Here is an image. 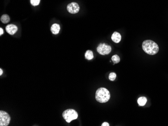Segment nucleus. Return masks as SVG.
Segmentation results:
<instances>
[{
    "mask_svg": "<svg viewBox=\"0 0 168 126\" xmlns=\"http://www.w3.org/2000/svg\"><path fill=\"white\" fill-rule=\"evenodd\" d=\"M142 49L149 55H155L159 50V47L156 42L151 40H145L142 43Z\"/></svg>",
    "mask_w": 168,
    "mask_h": 126,
    "instance_id": "obj_1",
    "label": "nucleus"
},
{
    "mask_svg": "<svg viewBox=\"0 0 168 126\" xmlns=\"http://www.w3.org/2000/svg\"><path fill=\"white\" fill-rule=\"evenodd\" d=\"M95 98L97 101L99 103H106L110 99L109 91L105 88H99L96 91Z\"/></svg>",
    "mask_w": 168,
    "mask_h": 126,
    "instance_id": "obj_2",
    "label": "nucleus"
},
{
    "mask_svg": "<svg viewBox=\"0 0 168 126\" xmlns=\"http://www.w3.org/2000/svg\"><path fill=\"white\" fill-rule=\"evenodd\" d=\"M63 117L66 122L70 123L71 121L77 119L78 114L75 110L73 109H68L64 111L63 113Z\"/></svg>",
    "mask_w": 168,
    "mask_h": 126,
    "instance_id": "obj_3",
    "label": "nucleus"
},
{
    "mask_svg": "<svg viewBox=\"0 0 168 126\" xmlns=\"http://www.w3.org/2000/svg\"><path fill=\"white\" fill-rule=\"evenodd\" d=\"M112 50L111 47L105 43H100L97 47V51L101 55L109 54Z\"/></svg>",
    "mask_w": 168,
    "mask_h": 126,
    "instance_id": "obj_4",
    "label": "nucleus"
},
{
    "mask_svg": "<svg viewBox=\"0 0 168 126\" xmlns=\"http://www.w3.org/2000/svg\"><path fill=\"white\" fill-rule=\"evenodd\" d=\"M11 121L10 116L5 111H0V126H8Z\"/></svg>",
    "mask_w": 168,
    "mask_h": 126,
    "instance_id": "obj_5",
    "label": "nucleus"
},
{
    "mask_svg": "<svg viewBox=\"0 0 168 126\" xmlns=\"http://www.w3.org/2000/svg\"><path fill=\"white\" fill-rule=\"evenodd\" d=\"M67 10L71 14H76L80 11V6L78 3L72 2L67 6Z\"/></svg>",
    "mask_w": 168,
    "mask_h": 126,
    "instance_id": "obj_6",
    "label": "nucleus"
},
{
    "mask_svg": "<svg viewBox=\"0 0 168 126\" xmlns=\"http://www.w3.org/2000/svg\"><path fill=\"white\" fill-rule=\"evenodd\" d=\"M6 30L8 34L13 35L17 31L18 28L14 24H9L6 27Z\"/></svg>",
    "mask_w": 168,
    "mask_h": 126,
    "instance_id": "obj_7",
    "label": "nucleus"
},
{
    "mask_svg": "<svg viewBox=\"0 0 168 126\" xmlns=\"http://www.w3.org/2000/svg\"><path fill=\"white\" fill-rule=\"evenodd\" d=\"M111 39H112V41H113L114 42L118 43L121 41V36L120 35V33L117 32H115L112 35Z\"/></svg>",
    "mask_w": 168,
    "mask_h": 126,
    "instance_id": "obj_8",
    "label": "nucleus"
},
{
    "mask_svg": "<svg viewBox=\"0 0 168 126\" xmlns=\"http://www.w3.org/2000/svg\"><path fill=\"white\" fill-rule=\"evenodd\" d=\"M51 30L53 34H58L60 31V26L58 24H54L51 27Z\"/></svg>",
    "mask_w": 168,
    "mask_h": 126,
    "instance_id": "obj_9",
    "label": "nucleus"
},
{
    "mask_svg": "<svg viewBox=\"0 0 168 126\" xmlns=\"http://www.w3.org/2000/svg\"><path fill=\"white\" fill-rule=\"evenodd\" d=\"M147 102V99L144 96H141L138 98L137 100V103L139 106H144Z\"/></svg>",
    "mask_w": 168,
    "mask_h": 126,
    "instance_id": "obj_10",
    "label": "nucleus"
},
{
    "mask_svg": "<svg viewBox=\"0 0 168 126\" xmlns=\"http://www.w3.org/2000/svg\"><path fill=\"white\" fill-rule=\"evenodd\" d=\"M10 17L7 14H4V15L2 16L1 17V21L3 23L7 24L10 22Z\"/></svg>",
    "mask_w": 168,
    "mask_h": 126,
    "instance_id": "obj_11",
    "label": "nucleus"
},
{
    "mask_svg": "<svg viewBox=\"0 0 168 126\" xmlns=\"http://www.w3.org/2000/svg\"><path fill=\"white\" fill-rule=\"evenodd\" d=\"M85 58L88 60L90 61L94 58V55L92 51L87 50L85 53Z\"/></svg>",
    "mask_w": 168,
    "mask_h": 126,
    "instance_id": "obj_12",
    "label": "nucleus"
},
{
    "mask_svg": "<svg viewBox=\"0 0 168 126\" xmlns=\"http://www.w3.org/2000/svg\"><path fill=\"white\" fill-rule=\"evenodd\" d=\"M120 61V57L117 55H114L112 56V61L113 62L114 64L119 63Z\"/></svg>",
    "mask_w": 168,
    "mask_h": 126,
    "instance_id": "obj_13",
    "label": "nucleus"
},
{
    "mask_svg": "<svg viewBox=\"0 0 168 126\" xmlns=\"http://www.w3.org/2000/svg\"><path fill=\"white\" fill-rule=\"evenodd\" d=\"M40 2V0H30V3L33 6L39 5Z\"/></svg>",
    "mask_w": 168,
    "mask_h": 126,
    "instance_id": "obj_14",
    "label": "nucleus"
},
{
    "mask_svg": "<svg viewBox=\"0 0 168 126\" xmlns=\"http://www.w3.org/2000/svg\"><path fill=\"white\" fill-rule=\"evenodd\" d=\"M116 74L115 73H110L109 76V79L111 81H114L116 79Z\"/></svg>",
    "mask_w": 168,
    "mask_h": 126,
    "instance_id": "obj_15",
    "label": "nucleus"
},
{
    "mask_svg": "<svg viewBox=\"0 0 168 126\" xmlns=\"http://www.w3.org/2000/svg\"><path fill=\"white\" fill-rule=\"evenodd\" d=\"M102 126H109V124L108 123H107V122H104V123H103L102 124V125H101Z\"/></svg>",
    "mask_w": 168,
    "mask_h": 126,
    "instance_id": "obj_16",
    "label": "nucleus"
},
{
    "mask_svg": "<svg viewBox=\"0 0 168 126\" xmlns=\"http://www.w3.org/2000/svg\"><path fill=\"white\" fill-rule=\"evenodd\" d=\"M3 34H4V30H3V29L2 28H0V35L2 36Z\"/></svg>",
    "mask_w": 168,
    "mask_h": 126,
    "instance_id": "obj_17",
    "label": "nucleus"
},
{
    "mask_svg": "<svg viewBox=\"0 0 168 126\" xmlns=\"http://www.w3.org/2000/svg\"><path fill=\"white\" fill-rule=\"evenodd\" d=\"M3 74V70L1 69H0V76H2Z\"/></svg>",
    "mask_w": 168,
    "mask_h": 126,
    "instance_id": "obj_18",
    "label": "nucleus"
}]
</instances>
